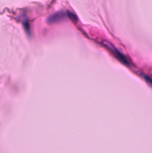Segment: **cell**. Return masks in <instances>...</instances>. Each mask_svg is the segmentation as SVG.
I'll list each match as a JSON object with an SVG mask.
<instances>
[{"label": "cell", "instance_id": "obj_1", "mask_svg": "<svg viewBox=\"0 0 152 153\" xmlns=\"http://www.w3.org/2000/svg\"><path fill=\"white\" fill-rule=\"evenodd\" d=\"M112 52H113V53H114L115 56L116 57V58H118V59L120 61H122V63H123L124 64H126V65H128V60L126 59V58H125V56H124L123 55H122V54L120 53V52H119V51H112Z\"/></svg>", "mask_w": 152, "mask_h": 153}, {"label": "cell", "instance_id": "obj_2", "mask_svg": "<svg viewBox=\"0 0 152 153\" xmlns=\"http://www.w3.org/2000/svg\"><path fill=\"white\" fill-rule=\"evenodd\" d=\"M143 77H144V79L147 81V82H148L149 84H151V85H152V78L148 77V76H144Z\"/></svg>", "mask_w": 152, "mask_h": 153}]
</instances>
